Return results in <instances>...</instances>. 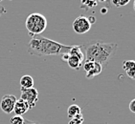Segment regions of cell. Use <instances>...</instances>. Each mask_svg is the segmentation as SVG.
Wrapping results in <instances>:
<instances>
[{"label":"cell","mask_w":135,"mask_h":124,"mask_svg":"<svg viewBox=\"0 0 135 124\" xmlns=\"http://www.w3.org/2000/svg\"><path fill=\"white\" fill-rule=\"evenodd\" d=\"M70 49L71 46L63 45L42 35L33 36L28 43V53L36 56L62 55L68 54Z\"/></svg>","instance_id":"6da1fadb"},{"label":"cell","mask_w":135,"mask_h":124,"mask_svg":"<svg viewBox=\"0 0 135 124\" xmlns=\"http://www.w3.org/2000/svg\"><path fill=\"white\" fill-rule=\"evenodd\" d=\"M84 51V60L97 62L102 66L107 65L118 49L117 43H107L103 41H91L81 45Z\"/></svg>","instance_id":"7a4b0ae2"},{"label":"cell","mask_w":135,"mask_h":124,"mask_svg":"<svg viewBox=\"0 0 135 124\" xmlns=\"http://www.w3.org/2000/svg\"><path fill=\"white\" fill-rule=\"evenodd\" d=\"M25 25L29 35L33 37L35 35H39L45 31L47 28V19L41 13H34L27 17Z\"/></svg>","instance_id":"3957f363"},{"label":"cell","mask_w":135,"mask_h":124,"mask_svg":"<svg viewBox=\"0 0 135 124\" xmlns=\"http://www.w3.org/2000/svg\"><path fill=\"white\" fill-rule=\"evenodd\" d=\"M91 24L89 23L88 18L83 16H80L73 22V30L76 34H83L90 31Z\"/></svg>","instance_id":"277c9868"},{"label":"cell","mask_w":135,"mask_h":124,"mask_svg":"<svg viewBox=\"0 0 135 124\" xmlns=\"http://www.w3.org/2000/svg\"><path fill=\"white\" fill-rule=\"evenodd\" d=\"M20 98L28 104L29 109H32L36 106V103L38 100V92L35 88L21 90Z\"/></svg>","instance_id":"5b68a950"},{"label":"cell","mask_w":135,"mask_h":124,"mask_svg":"<svg viewBox=\"0 0 135 124\" xmlns=\"http://www.w3.org/2000/svg\"><path fill=\"white\" fill-rule=\"evenodd\" d=\"M16 97L13 95H5L0 101V108L5 114H11L13 112Z\"/></svg>","instance_id":"8992f818"},{"label":"cell","mask_w":135,"mask_h":124,"mask_svg":"<svg viewBox=\"0 0 135 124\" xmlns=\"http://www.w3.org/2000/svg\"><path fill=\"white\" fill-rule=\"evenodd\" d=\"M123 69L131 79L135 80V61L134 60H125L123 62Z\"/></svg>","instance_id":"52a82bcc"},{"label":"cell","mask_w":135,"mask_h":124,"mask_svg":"<svg viewBox=\"0 0 135 124\" xmlns=\"http://www.w3.org/2000/svg\"><path fill=\"white\" fill-rule=\"evenodd\" d=\"M28 110H29V105L25 101L22 100L21 98L16 99V102L15 104V108H13V112H15L16 116H22Z\"/></svg>","instance_id":"ba28073f"},{"label":"cell","mask_w":135,"mask_h":124,"mask_svg":"<svg viewBox=\"0 0 135 124\" xmlns=\"http://www.w3.org/2000/svg\"><path fill=\"white\" fill-rule=\"evenodd\" d=\"M20 90H27V89L34 88V79L31 75H25L20 78Z\"/></svg>","instance_id":"9c48e42d"},{"label":"cell","mask_w":135,"mask_h":124,"mask_svg":"<svg viewBox=\"0 0 135 124\" xmlns=\"http://www.w3.org/2000/svg\"><path fill=\"white\" fill-rule=\"evenodd\" d=\"M66 62L68 63V65H69V67H70L71 69H74V70H76V71L80 70V68L83 66V60H81L77 56L69 55V54H68V59Z\"/></svg>","instance_id":"30bf717a"},{"label":"cell","mask_w":135,"mask_h":124,"mask_svg":"<svg viewBox=\"0 0 135 124\" xmlns=\"http://www.w3.org/2000/svg\"><path fill=\"white\" fill-rule=\"evenodd\" d=\"M69 55H74V56H77L78 58H80L81 60L84 61V54H83V51L81 50V45H75V46H71V49L68 53Z\"/></svg>","instance_id":"8fae6325"},{"label":"cell","mask_w":135,"mask_h":124,"mask_svg":"<svg viewBox=\"0 0 135 124\" xmlns=\"http://www.w3.org/2000/svg\"><path fill=\"white\" fill-rule=\"evenodd\" d=\"M102 72H103V66H102L101 64H99V63L95 62V64H94L93 68H92L89 72L86 73V78H88V79H90V78H93L94 76L99 75Z\"/></svg>","instance_id":"7c38bea8"},{"label":"cell","mask_w":135,"mask_h":124,"mask_svg":"<svg viewBox=\"0 0 135 124\" xmlns=\"http://www.w3.org/2000/svg\"><path fill=\"white\" fill-rule=\"evenodd\" d=\"M81 109L80 106L78 105H76V104H72L70 106L68 107V110H67V116L69 118H73V117H75L76 116H78V115H81Z\"/></svg>","instance_id":"4fadbf2b"},{"label":"cell","mask_w":135,"mask_h":124,"mask_svg":"<svg viewBox=\"0 0 135 124\" xmlns=\"http://www.w3.org/2000/svg\"><path fill=\"white\" fill-rule=\"evenodd\" d=\"M81 9L88 11L89 9L96 7L98 3H97L96 0H81Z\"/></svg>","instance_id":"5bb4252c"},{"label":"cell","mask_w":135,"mask_h":124,"mask_svg":"<svg viewBox=\"0 0 135 124\" xmlns=\"http://www.w3.org/2000/svg\"><path fill=\"white\" fill-rule=\"evenodd\" d=\"M130 0H110V4H112V5L117 7V8H121V7L127 6Z\"/></svg>","instance_id":"9a60e30c"},{"label":"cell","mask_w":135,"mask_h":124,"mask_svg":"<svg viewBox=\"0 0 135 124\" xmlns=\"http://www.w3.org/2000/svg\"><path fill=\"white\" fill-rule=\"evenodd\" d=\"M10 123L11 124H23L24 123L23 116H13V117H11Z\"/></svg>","instance_id":"2e32d148"},{"label":"cell","mask_w":135,"mask_h":124,"mask_svg":"<svg viewBox=\"0 0 135 124\" xmlns=\"http://www.w3.org/2000/svg\"><path fill=\"white\" fill-rule=\"evenodd\" d=\"M97 3H102L104 4V7L107 9H109V5H110V0H96Z\"/></svg>","instance_id":"e0dca14e"},{"label":"cell","mask_w":135,"mask_h":124,"mask_svg":"<svg viewBox=\"0 0 135 124\" xmlns=\"http://www.w3.org/2000/svg\"><path fill=\"white\" fill-rule=\"evenodd\" d=\"M129 110H130V112H132V113H134V114H135V98L130 101V103H129Z\"/></svg>","instance_id":"ac0fdd59"},{"label":"cell","mask_w":135,"mask_h":124,"mask_svg":"<svg viewBox=\"0 0 135 124\" xmlns=\"http://www.w3.org/2000/svg\"><path fill=\"white\" fill-rule=\"evenodd\" d=\"M87 18H88L89 23H90L91 25L96 23V17H95V16H89V17H87Z\"/></svg>","instance_id":"d6986e66"},{"label":"cell","mask_w":135,"mask_h":124,"mask_svg":"<svg viewBox=\"0 0 135 124\" xmlns=\"http://www.w3.org/2000/svg\"><path fill=\"white\" fill-rule=\"evenodd\" d=\"M23 124H40L38 122H35L33 120H30V119H26L24 118V123Z\"/></svg>","instance_id":"ffe728a7"},{"label":"cell","mask_w":135,"mask_h":124,"mask_svg":"<svg viewBox=\"0 0 135 124\" xmlns=\"http://www.w3.org/2000/svg\"><path fill=\"white\" fill-rule=\"evenodd\" d=\"M68 124H79V123H78V122H76L74 119H70V120H69V123H68Z\"/></svg>","instance_id":"44dd1931"},{"label":"cell","mask_w":135,"mask_h":124,"mask_svg":"<svg viewBox=\"0 0 135 124\" xmlns=\"http://www.w3.org/2000/svg\"><path fill=\"white\" fill-rule=\"evenodd\" d=\"M107 10H108V9H107V8H103V9H102V10H101V13H104H104H107Z\"/></svg>","instance_id":"7402d4cb"},{"label":"cell","mask_w":135,"mask_h":124,"mask_svg":"<svg viewBox=\"0 0 135 124\" xmlns=\"http://www.w3.org/2000/svg\"><path fill=\"white\" fill-rule=\"evenodd\" d=\"M1 1H2V0H0V9H5L2 5H1Z\"/></svg>","instance_id":"603a6c76"},{"label":"cell","mask_w":135,"mask_h":124,"mask_svg":"<svg viewBox=\"0 0 135 124\" xmlns=\"http://www.w3.org/2000/svg\"><path fill=\"white\" fill-rule=\"evenodd\" d=\"M133 9H134V11H135V0H134V2H133Z\"/></svg>","instance_id":"cb8c5ba5"},{"label":"cell","mask_w":135,"mask_h":124,"mask_svg":"<svg viewBox=\"0 0 135 124\" xmlns=\"http://www.w3.org/2000/svg\"><path fill=\"white\" fill-rule=\"evenodd\" d=\"M105 124H107V123H105Z\"/></svg>","instance_id":"d4e9b609"}]
</instances>
